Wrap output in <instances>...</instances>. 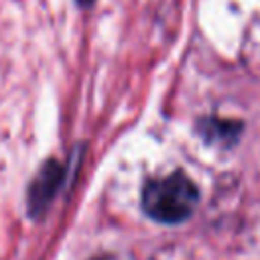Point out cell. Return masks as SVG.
I'll return each mask as SVG.
<instances>
[{"label":"cell","instance_id":"6da1fadb","mask_svg":"<svg viewBox=\"0 0 260 260\" xmlns=\"http://www.w3.org/2000/svg\"><path fill=\"white\" fill-rule=\"evenodd\" d=\"M197 199L199 191L195 183L181 171L150 179L142 189V207L146 215L162 223L187 219L195 211Z\"/></svg>","mask_w":260,"mask_h":260},{"label":"cell","instance_id":"7a4b0ae2","mask_svg":"<svg viewBox=\"0 0 260 260\" xmlns=\"http://www.w3.org/2000/svg\"><path fill=\"white\" fill-rule=\"evenodd\" d=\"M63 181V167L57 160H49L39 175L35 177V181L30 183L28 189V213L30 215H39L47 209V205L53 201L55 193L59 191V185Z\"/></svg>","mask_w":260,"mask_h":260},{"label":"cell","instance_id":"3957f363","mask_svg":"<svg viewBox=\"0 0 260 260\" xmlns=\"http://www.w3.org/2000/svg\"><path fill=\"white\" fill-rule=\"evenodd\" d=\"M93 260H122V258H118V256H110V254H106V256H98V258H93Z\"/></svg>","mask_w":260,"mask_h":260}]
</instances>
